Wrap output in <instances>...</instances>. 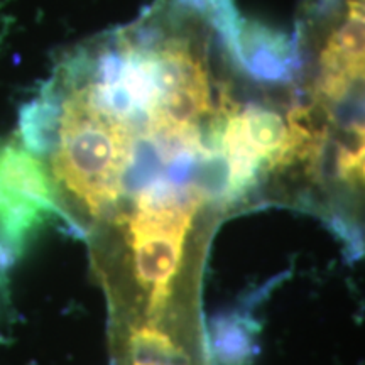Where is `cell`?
Listing matches in <instances>:
<instances>
[{"label":"cell","instance_id":"obj_1","mask_svg":"<svg viewBox=\"0 0 365 365\" xmlns=\"http://www.w3.org/2000/svg\"><path fill=\"white\" fill-rule=\"evenodd\" d=\"M135 132L95 108L76 88L56 107L51 100L29 108L22 120V144L51 156V178L93 215L120 198V180Z\"/></svg>","mask_w":365,"mask_h":365},{"label":"cell","instance_id":"obj_2","mask_svg":"<svg viewBox=\"0 0 365 365\" xmlns=\"http://www.w3.org/2000/svg\"><path fill=\"white\" fill-rule=\"evenodd\" d=\"M56 213L58 188L43 159L21 140L0 144V272Z\"/></svg>","mask_w":365,"mask_h":365},{"label":"cell","instance_id":"obj_3","mask_svg":"<svg viewBox=\"0 0 365 365\" xmlns=\"http://www.w3.org/2000/svg\"><path fill=\"white\" fill-rule=\"evenodd\" d=\"M135 277L150 291L149 317L166 308L171 284L181 267L186 234L158 228H129Z\"/></svg>","mask_w":365,"mask_h":365},{"label":"cell","instance_id":"obj_4","mask_svg":"<svg viewBox=\"0 0 365 365\" xmlns=\"http://www.w3.org/2000/svg\"><path fill=\"white\" fill-rule=\"evenodd\" d=\"M318 91L327 102H340L364 78V0H350L349 16L319 58Z\"/></svg>","mask_w":365,"mask_h":365},{"label":"cell","instance_id":"obj_5","mask_svg":"<svg viewBox=\"0 0 365 365\" xmlns=\"http://www.w3.org/2000/svg\"><path fill=\"white\" fill-rule=\"evenodd\" d=\"M230 39L234 41L240 61L255 75L279 78L289 68L291 48L287 41L267 33L266 29L250 27L240 34H232Z\"/></svg>","mask_w":365,"mask_h":365},{"label":"cell","instance_id":"obj_6","mask_svg":"<svg viewBox=\"0 0 365 365\" xmlns=\"http://www.w3.org/2000/svg\"><path fill=\"white\" fill-rule=\"evenodd\" d=\"M212 346L222 365H249L255 352L252 328L240 317H222L212 325Z\"/></svg>","mask_w":365,"mask_h":365},{"label":"cell","instance_id":"obj_7","mask_svg":"<svg viewBox=\"0 0 365 365\" xmlns=\"http://www.w3.org/2000/svg\"><path fill=\"white\" fill-rule=\"evenodd\" d=\"M130 349L135 365H186L182 350L156 327H143L132 331Z\"/></svg>","mask_w":365,"mask_h":365},{"label":"cell","instance_id":"obj_8","mask_svg":"<svg viewBox=\"0 0 365 365\" xmlns=\"http://www.w3.org/2000/svg\"><path fill=\"white\" fill-rule=\"evenodd\" d=\"M134 365H135V364H134Z\"/></svg>","mask_w":365,"mask_h":365}]
</instances>
